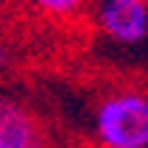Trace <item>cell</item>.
Here are the masks:
<instances>
[{"label": "cell", "mask_w": 148, "mask_h": 148, "mask_svg": "<svg viewBox=\"0 0 148 148\" xmlns=\"http://www.w3.org/2000/svg\"><path fill=\"white\" fill-rule=\"evenodd\" d=\"M98 148H148V90L117 87L95 106Z\"/></svg>", "instance_id": "1"}, {"label": "cell", "mask_w": 148, "mask_h": 148, "mask_svg": "<svg viewBox=\"0 0 148 148\" xmlns=\"http://www.w3.org/2000/svg\"><path fill=\"white\" fill-rule=\"evenodd\" d=\"M92 23L117 45H143L148 39V0H95Z\"/></svg>", "instance_id": "2"}, {"label": "cell", "mask_w": 148, "mask_h": 148, "mask_svg": "<svg viewBox=\"0 0 148 148\" xmlns=\"http://www.w3.org/2000/svg\"><path fill=\"white\" fill-rule=\"evenodd\" d=\"M0 148H48L42 120L6 95H0Z\"/></svg>", "instance_id": "3"}, {"label": "cell", "mask_w": 148, "mask_h": 148, "mask_svg": "<svg viewBox=\"0 0 148 148\" xmlns=\"http://www.w3.org/2000/svg\"><path fill=\"white\" fill-rule=\"evenodd\" d=\"M20 3L25 11L48 23H73L87 8H92L95 0H20Z\"/></svg>", "instance_id": "4"}, {"label": "cell", "mask_w": 148, "mask_h": 148, "mask_svg": "<svg viewBox=\"0 0 148 148\" xmlns=\"http://www.w3.org/2000/svg\"><path fill=\"white\" fill-rule=\"evenodd\" d=\"M6 62H8V53H6V42L0 39V73L6 70Z\"/></svg>", "instance_id": "5"}]
</instances>
